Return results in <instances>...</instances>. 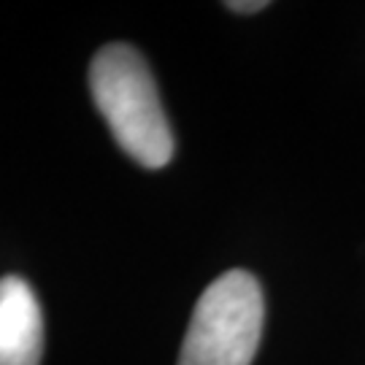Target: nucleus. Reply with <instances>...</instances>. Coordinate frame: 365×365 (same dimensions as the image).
I'll list each match as a JSON object with an SVG mask.
<instances>
[{
    "mask_svg": "<svg viewBox=\"0 0 365 365\" xmlns=\"http://www.w3.org/2000/svg\"><path fill=\"white\" fill-rule=\"evenodd\" d=\"M90 90L117 144L144 168H163L173 157V133L144 54L108 43L90 66Z\"/></svg>",
    "mask_w": 365,
    "mask_h": 365,
    "instance_id": "1",
    "label": "nucleus"
},
{
    "mask_svg": "<svg viewBox=\"0 0 365 365\" xmlns=\"http://www.w3.org/2000/svg\"><path fill=\"white\" fill-rule=\"evenodd\" d=\"M265 300L249 271H227L197 298L179 365H252L262 336Z\"/></svg>",
    "mask_w": 365,
    "mask_h": 365,
    "instance_id": "2",
    "label": "nucleus"
},
{
    "mask_svg": "<svg viewBox=\"0 0 365 365\" xmlns=\"http://www.w3.org/2000/svg\"><path fill=\"white\" fill-rule=\"evenodd\" d=\"M43 317L33 287L19 276L0 279V365H38Z\"/></svg>",
    "mask_w": 365,
    "mask_h": 365,
    "instance_id": "3",
    "label": "nucleus"
},
{
    "mask_svg": "<svg viewBox=\"0 0 365 365\" xmlns=\"http://www.w3.org/2000/svg\"><path fill=\"white\" fill-rule=\"evenodd\" d=\"M268 3L265 0H230L227 3V9L235 14H255V11H262Z\"/></svg>",
    "mask_w": 365,
    "mask_h": 365,
    "instance_id": "4",
    "label": "nucleus"
}]
</instances>
